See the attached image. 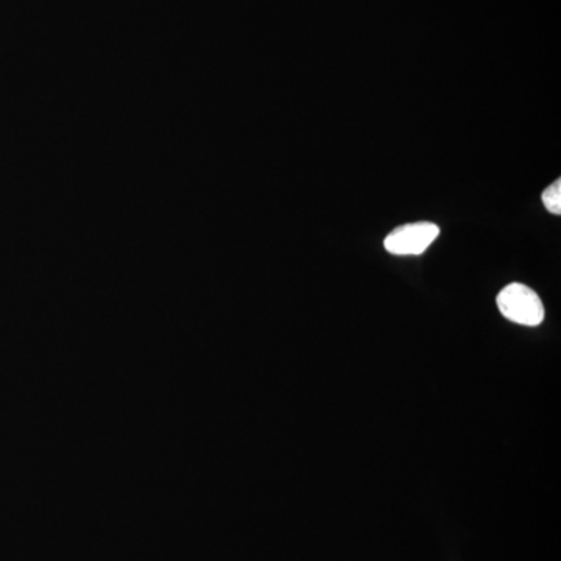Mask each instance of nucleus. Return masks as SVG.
<instances>
[{
    "mask_svg": "<svg viewBox=\"0 0 561 561\" xmlns=\"http://www.w3.org/2000/svg\"><path fill=\"white\" fill-rule=\"evenodd\" d=\"M497 308L502 317L522 324V327H538L545 321V305L537 291L524 284L512 283L497 295Z\"/></svg>",
    "mask_w": 561,
    "mask_h": 561,
    "instance_id": "nucleus-1",
    "label": "nucleus"
},
{
    "mask_svg": "<svg viewBox=\"0 0 561 561\" xmlns=\"http://www.w3.org/2000/svg\"><path fill=\"white\" fill-rule=\"evenodd\" d=\"M440 234V228L431 221L402 225L387 236L383 247L394 256H419L430 249Z\"/></svg>",
    "mask_w": 561,
    "mask_h": 561,
    "instance_id": "nucleus-2",
    "label": "nucleus"
},
{
    "mask_svg": "<svg viewBox=\"0 0 561 561\" xmlns=\"http://www.w3.org/2000/svg\"><path fill=\"white\" fill-rule=\"evenodd\" d=\"M541 201L545 203L546 209L556 216L561 214V180H557L541 194Z\"/></svg>",
    "mask_w": 561,
    "mask_h": 561,
    "instance_id": "nucleus-3",
    "label": "nucleus"
}]
</instances>
